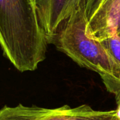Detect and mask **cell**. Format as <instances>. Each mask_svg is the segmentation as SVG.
<instances>
[{
  "instance_id": "4",
  "label": "cell",
  "mask_w": 120,
  "mask_h": 120,
  "mask_svg": "<svg viewBox=\"0 0 120 120\" xmlns=\"http://www.w3.org/2000/svg\"><path fill=\"white\" fill-rule=\"evenodd\" d=\"M88 33L98 41L120 34V0H103L88 20Z\"/></svg>"
},
{
  "instance_id": "2",
  "label": "cell",
  "mask_w": 120,
  "mask_h": 120,
  "mask_svg": "<svg viewBox=\"0 0 120 120\" xmlns=\"http://www.w3.org/2000/svg\"><path fill=\"white\" fill-rule=\"evenodd\" d=\"M88 19L81 5L63 23L54 44L79 65L102 77L120 80V63L101 41L88 33Z\"/></svg>"
},
{
  "instance_id": "8",
  "label": "cell",
  "mask_w": 120,
  "mask_h": 120,
  "mask_svg": "<svg viewBox=\"0 0 120 120\" xmlns=\"http://www.w3.org/2000/svg\"><path fill=\"white\" fill-rule=\"evenodd\" d=\"M104 46L108 49L112 57L120 63V35L115 34L102 41Z\"/></svg>"
},
{
  "instance_id": "9",
  "label": "cell",
  "mask_w": 120,
  "mask_h": 120,
  "mask_svg": "<svg viewBox=\"0 0 120 120\" xmlns=\"http://www.w3.org/2000/svg\"><path fill=\"white\" fill-rule=\"evenodd\" d=\"M103 1V0H85L84 9L88 20L99 8Z\"/></svg>"
},
{
  "instance_id": "3",
  "label": "cell",
  "mask_w": 120,
  "mask_h": 120,
  "mask_svg": "<svg viewBox=\"0 0 120 120\" xmlns=\"http://www.w3.org/2000/svg\"><path fill=\"white\" fill-rule=\"evenodd\" d=\"M85 0H42L37 6L41 26L49 44H54L63 23Z\"/></svg>"
},
{
  "instance_id": "12",
  "label": "cell",
  "mask_w": 120,
  "mask_h": 120,
  "mask_svg": "<svg viewBox=\"0 0 120 120\" xmlns=\"http://www.w3.org/2000/svg\"></svg>"
},
{
  "instance_id": "10",
  "label": "cell",
  "mask_w": 120,
  "mask_h": 120,
  "mask_svg": "<svg viewBox=\"0 0 120 120\" xmlns=\"http://www.w3.org/2000/svg\"><path fill=\"white\" fill-rule=\"evenodd\" d=\"M42 0H35V4H36V7H37V6L40 3V1H41Z\"/></svg>"
},
{
  "instance_id": "11",
  "label": "cell",
  "mask_w": 120,
  "mask_h": 120,
  "mask_svg": "<svg viewBox=\"0 0 120 120\" xmlns=\"http://www.w3.org/2000/svg\"><path fill=\"white\" fill-rule=\"evenodd\" d=\"M110 120H119V119H118V118L117 117V115H116L115 117H113L112 119H111Z\"/></svg>"
},
{
  "instance_id": "6",
  "label": "cell",
  "mask_w": 120,
  "mask_h": 120,
  "mask_svg": "<svg viewBox=\"0 0 120 120\" xmlns=\"http://www.w3.org/2000/svg\"><path fill=\"white\" fill-rule=\"evenodd\" d=\"M54 111L55 108L28 107L22 104L16 107L4 106L0 110V120H41L50 115Z\"/></svg>"
},
{
  "instance_id": "1",
  "label": "cell",
  "mask_w": 120,
  "mask_h": 120,
  "mask_svg": "<svg viewBox=\"0 0 120 120\" xmlns=\"http://www.w3.org/2000/svg\"><path fill=\"white\" fill-rule=\"evenodd\" d=\"M48 44L35 0H0V46L18 71L35 70Z\"/></svg>"
},
{
  "instance_id": "5",
  "label": "cell",
  "mask_w": 120,
  "mask_h": 120,
  "mask_svg": "<svg viewBox=\"0 0 120 120\" xmlns=\"http://www.w3.org/2000/svg\"><path fill=\"white\" fill-rule=\"evenodd\" d=\"M116 116V110H94L87 105L74 108L68 105L55 108V111L41 120H110Z\"/></svg>"
},
{
  "instance_id": "7",
  "label": "cell",
  "mask_w": 120,
  "mask_h": 120,
  "mask_svg": "<svg viewBox=\"0 0 120 120\" xmlns=\"http://www.w3.org/2000/svg\"><path fill=\"white\" fill-rule=\"evenodd\" d=\"M101 79L107 90L115 95L117 103L116 115L120 120V80L110 77H102Z\"/></svg>"
}]
</instances>
